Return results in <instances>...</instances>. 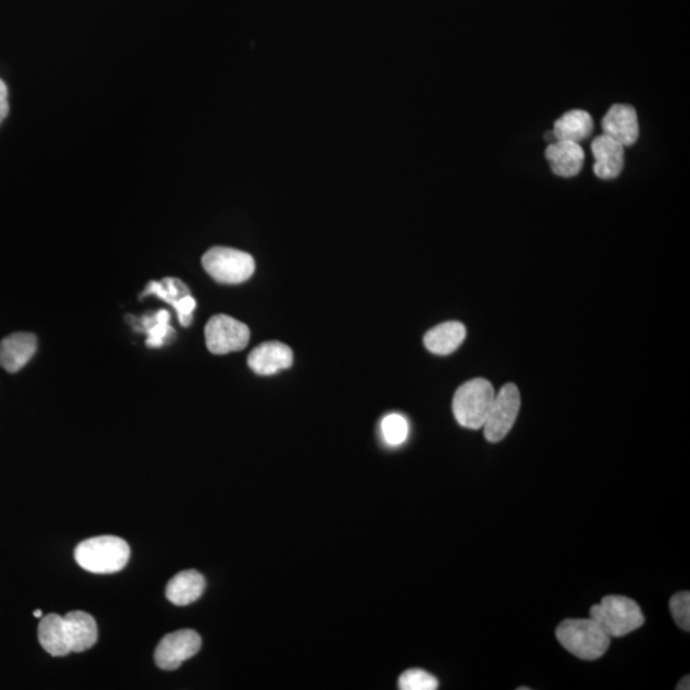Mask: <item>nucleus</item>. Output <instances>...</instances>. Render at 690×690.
I'll use <instances>...</instances> for the list:
<instances>
[{
    "mask_svg": "<svg viewBox=\"0 0 690 690\" xmlns=\"http://www.w3.org/2000/svg\"><path fill=\"white\" fill-rule=\"evenodd\" d=\"M202 265L216 282L241 284L255 273V260L250 253L229 247L210 248L202 257Z\"/></svg>",
    "mask_w": 690,
    "mask_h": 690,
    "instance_id": "obj_5",
    "label": "nucleus"
},
{
    "mask_svg": "<svg viewBox=\"0 0 690 690\" xmlns=\"http://www.w3.org/2000/svg\"><path fill=\"white\" fill-rule=\"evenodd\" d=\"M38 637L41 647H43L49 655L63 657L71 653L64 616L49 614L41 618Z\"/></svg>",
    "mask_w": 690,
    "mask_h": 690,
    "instance_id": "obj_17",
    "label": "nucleus"
},
{
    "mask_svg": "<svg viewBox=\"0 0 690 690\" xmlns=\"http://www.w3.org/2000/svg\"><path fill=\"white\" fill-rule=\"evenodd\" d=\"M593 131V119L586 110L575 109L565 113L555 122L554 136L556 141H570L581 144L590 138Z\"/></svg>",
    "mask_w": 690,
    "mask_h": 690,
    "instance_id": "obj_18",
    "label": "nucleus"
},
{
    "mask_svg": "<svg viewBox=\"0 0 690 690\" xmlns=\"http://www.w3.org/2000/svg\"><path fill=\"white\" fill-rule=\"evenodd\" d=\"M381 434L389 446H399L406 443L409 435V423L402 414L391 413L381 421Z\"/></svg>",
    "mask_w": 690,
    "mask_h": 690,
    "instance_id": "obj_21",
    "label": "nucleus"
},
{
    "mask_svg": "<svg viewBox=\"0 0 690 690\" xmlns=\"http://www.w3.org/2000/svg\"><path fill=\"white\" fill-rule=\"evenodd\" d=\"M293 365V352L287 344L266 342L257 345L248 356V366L257 375L270 376Z\"/></svg>",
    "mask_w": 690,
    "mask_h": 690,
    "instance_id": "obj_9",
    "label": "nucleus"
},
{
    "mask_svg": "<svg viewBox=\"0 0 690 690\" xmlns=\"http://www.w3.org/2000/svg\"><path fill=\"white\" fill-rule=\"evenodd\" d=\"M170 314L168 311L160 310L153 316H145L141 320L140 330L145 331L149 338L146 340L147 347L159 348L168 339L174 330L169 325Z\"/></svg>",
    "mask_w": 690,
    "mask_h": 690,
    "instance_id": "obj_19",
    "label": "nucleus"
},
{
    "mask_svg": "<svg viewBox=\"0 0 690 690\" xmlns=\"http://www.w3.org/2000/svg\"><path fill=\"white\" fill-rule=\"evenodd\" d=\"M131 549L127 542L117 536H99L82 541L76 547L77 564L86 572L113 574L126 568Z\"/></svg>",
    "mask_w": 690,
    "mask_h": 690,
    "instance_id": "obj_1",
    "label": "nucleus"
},
{
    "mask_svg": "<svg viewBox=\"0 0 690 690\" xmlns=\"http://www.w3.org/2000/svg\"><path fill=\"white\" fill-rule=\"evenodd\" d=\"M205 587L204 575L196 570H184L170 579L165 595L172 604L187 606L199 600Z\"/></svg>",
    "mask_w": 690,
    "mask_h": 690,
    "instance_id": "obj_15",
    "label": "nucleus"
},
{
    "mask_svg": "<svg viewBox=\"0 0 690 690\" xmlns=\"http://www.w3.org/2000/svg\"><path fill=\"white\" fill-rule=\"evenodd\" d=\"M671 615L680 628L690 630V595L689 592L676 593L670 600Z\"/></svg>",
    "mask_w": 690,
    "mask_h": 690,
    "instance_id": "obj_23",
    "label": "nucleus"
},
{
    "mask_svg": "<svg viewBox=\"0 0 690 690\" xmlns=\"http://www.w3.org/2000/svg\"><path fill=\"white\" fill-rule=\"evenodd\" d=\"M592 154L596 163L593 172L601 179H615L619 177L624 168V146L606 135H601L593 140Z\"/></svg>",
    "mask_w": 690,
    "mask_h": 690,
    "instance_id": "obj_12",
    "label": "nucleus"
},
{
    "mask_svg": "<svg viewBox=\"0 0 690 690\" xmlns=\"http://www.w3.org/2000/svg\"><path fill=\"white\" fill-rule=\"evenodd\" d=\"M174 308H176L179 322H181L184 328H188V326L192 324L193 311H195L196 308V299L192 296L184 297L181 301L176 303Z\"/></svg>",
    "mask_w": 690,
    "mask_h": 690,
    "instance_id": "obj_24",
    "label": "nucleus"
},
{
    "mask_svg": "<svg viewBox=\"0 0 690 690\" xmlns=\"http://www.w3.org/2000/svg\"><path fill=\"white\" fill-rule=\"evenodd\" d=\"M590 615L610 638L627 636L644 624L641 607L624 596L602 598L601 604L591 607Z\"/></svg>",
    "mask_w": 690,
    "mask_h": 690,
    "instance_id": "obj_4",
    "label": "nucleus"
},
{
    "mask_svg": "<svg viewBox=\"0 0 690 690\" xmlns=\"http://www.w3.org/2000/svg\"><path fill=\"white\" fill-rule=\"evenodd\" d=\"M689 680H690L689 675L684 676V678L682 679V682L679 683V685H678V687H676V689H678V690H689L690 689Z\"/></svg>",
    "mask_w": 690,
    "mask_h": 690,
    "instance_id": "obj_26",
    "label": "nucleus"
},
{
    "mask_svg": "<svg viewBox=\"0 0 690 690\" xmlns=\"http://www.w3.org/2000/svg\"><path fill=\"white\" fill-rule=\"evenodd\" d=\"M521 409V394L514 384H506L495 395L489 416L482 429L490 443H499L504 440L510 430L513 429Z\"/></svg>",
    "mask_w": 690,
    "mask_h": 690,
    "instance_id": "obj_6",
    "label": "nucleus"
},
{
    "mask_svg": "<svg viewBox=\"0 0 690 690\" xmlns=\"http://www.w3.org/2000/svg\"><path fill=\"white\" fill-rule=\"evenodd\" d=\"M546 140L549 141L550 144H552V142L556 141V138L554 136V133H552V131L549 133H546Z\"/></svg>",
    "mask_w": 690,
    "mask_h": 690,
    "instance_id": "obj_27",
    "label": "nucleus"
},
{
    "mask_svg": "<svg viewBox=\"0 0 690 690\" xmlns=\"http://www.w3.org/2000/svg\"><path fill=\"white\" fill-rule=\"evenodd\" d=\"M38 348V340L34 334L15 333L0 342V367L16 374L30 362Z\"/></svg>",
    "mask_w": 690,
    "mask_h": 690,
    "instance_id": "obj_11",
    "label": "nucleus"
},
{
    "mask_svg": "<svg viewBox=\"0 0 690 690\" xmlns=\"http://www.w3.org/2000/svg\"><path fill=\"white\" fill-rule=\"evenodd\" d=\"M35 618H43V613H41V610H36L34 613Z\"/></svg>",
    "mask_w": 690,
    "mask_h": 690,
    "instance_id": "obj_28",
    "label": "nucleus"
},
{
    "mask_svg": "<svg viewBox=\"0 0 690 690\" xmlns=\"http://www.w3.org/2000/svg\"><path fill=\"white\" fill-rule=\"evenodd\" d=\"M71 652H85L98 642V624L85 611H71L64 616Z\"/></svg>",
    "mask_w": 690,
    "mask_h": 690,
    "instance_id": "obj_14",
    "label": "nucleus"
},
{
    "mask_svg": "<svg viewBox=\"0 0 690 690\" xmlns=\"http://www.w3.org/2000/svg\"><path fill=\"white\" fill-rule=\"evenodd\" d=\"M154 296L163 299V301L168 302L170 306H176L178 301L182 298L191 296L190 289L187 285L181 282V280L174 278H165L161 282H151L147 284L144 292H142V297Z\"/></svg>",
    "mask_w": 690,
    "mask_h": 690,
    "instance_id": "obj_20",
    "label": "nucleus"
},
{
    "mask_svg": "<svg viewBox=\"0 0 690 690\" xmlns=\"http://www.w3.org/2000/svg\"><path fill=\"white\" fill-rule=\"evenodd\" d=\"M556 637L565 650L587 661L600 659L610 646V637L591 618L564 620Z\"/></svg>",
    "mask_w": 690,
    "mask_h": 690,
    "instance_id": "obj_2",
    "label": "nucleus"
},
{
    "mask_svg": "<svg viewBox=\"0 0 690 690\" xmlns=\"http://www.w3.org/2000/svg\"><path fill=\"white\" fill-rule=\"evenodd\" d=\"M604 135L614 138L619 144L632 146L639 137L636 109L630 105L618 104L611 107L601 122Z\"/></svg>",
    "mask_w": 690,
    "mask_h": 690,
    "instance_id": "obj_10",
    "label": "nucleus"
},
{
    "mask_svg": "<svg viewBox=\"0 0 690 690\" xmlns=\"http://www.w3.org/2000/svg\"><path fill=\"white\" fill-rule=\"evenodd\" d=\"M9 112L7 85L0 80V124L7 118Z\"/></svg>",
    "mask_w": 690,
    "mask_h": 690,
    "instance_id": "obj_25",
    "label": "nucleus"
},
{
    "mask_svg": "<svg viewBox=\"0 0 690 690\" xmlns=\"http://www.w3.org/2000/svg\"><path fill=\"white\" fill-rule=\"evenodd\" d=\"M494 386L485 379H473L459 386L453 399V413L460 426L480 430L495 399Z\"/></svg>",
    "mask_w": 690,
    "mask_h": 690,
    "instance_id": "obj_3",
    "label": "nucleus"
},
{
    "mask_svg": "<svg viewBox=\"0 0 690 690\" xmlns=\"http://www.w3.org/2000/svg\"><path fill=\"white\" fill-rule=\"evenodd\" d=\"M207 349L214 354L242 351L250 342V329L228 315L211 317L205 328Z\"/></svg>",
    "mask_w": 690,
    "mask_h": 690,
    "instance_id": "obj_7",
    "label": "nucleus"
},
{
    "mask_svg": "<svg viewBox=\"0 0 690 690\" xmlns=\"http://www.w3.org/2000/svg\"><path fill=\"white\" fill-rule=\"evenodd\" d=\"M399 689L402 690H435L439 682L434 675L420 669H412L400 675Z\"/></svg>",
    "mask_w": 690,
    "mask_h": 690,
    "instance_id": "obj_22",
    "label": "nucleus"
},
{
    "mask_svg": "<svg viewBox=\"0 0 690 690\" xmlns=\"http://www.w3.org/2000/svg\"><path fill=\"white\" fill-rule=\"evenodd\" d=\"M200 634L191 629L167 634L155 650V662L160 669L172 671L184 661L192 659L201 650Z\"/></svg>",
    "mask_w": 690,
    "mask_h": 690,
    "instance_id": "obj_8",
    "label": "nucleus"
},
{
    "mask_svg": "<svg viewBox=\"0 0 690 690\" xmlns=\"http://www.w3.org/2000/svg\"><path fill=\"white\" fill-rule=\"evenodd\" d=\"M466 326L462 322L449 321L435 326L423 338L425 347L437 356H448L462 345L466 339Z\"/></svg>",
    "mask_w": 690,
    "mask_h": 690,
    "instance_id": "obj_16",
    "label": "nucleus"
},
{
    "mask_svg": "<svg viewBox=\"0 0 690 690\" xmlns=\"http://www.w3.org/2000/svg\"><path fill=\"white\" fill-rule=\"evenodd\" d=\"M546 159L556 176L572 178L583 168L584 150L575 142L555 141L547 147Z\"/></svg>",
    "mask_w": 690,
    "mask_h": 690,
    "instance_id": "obj_13",
    "label": "nucleus"
}]
</instances>
